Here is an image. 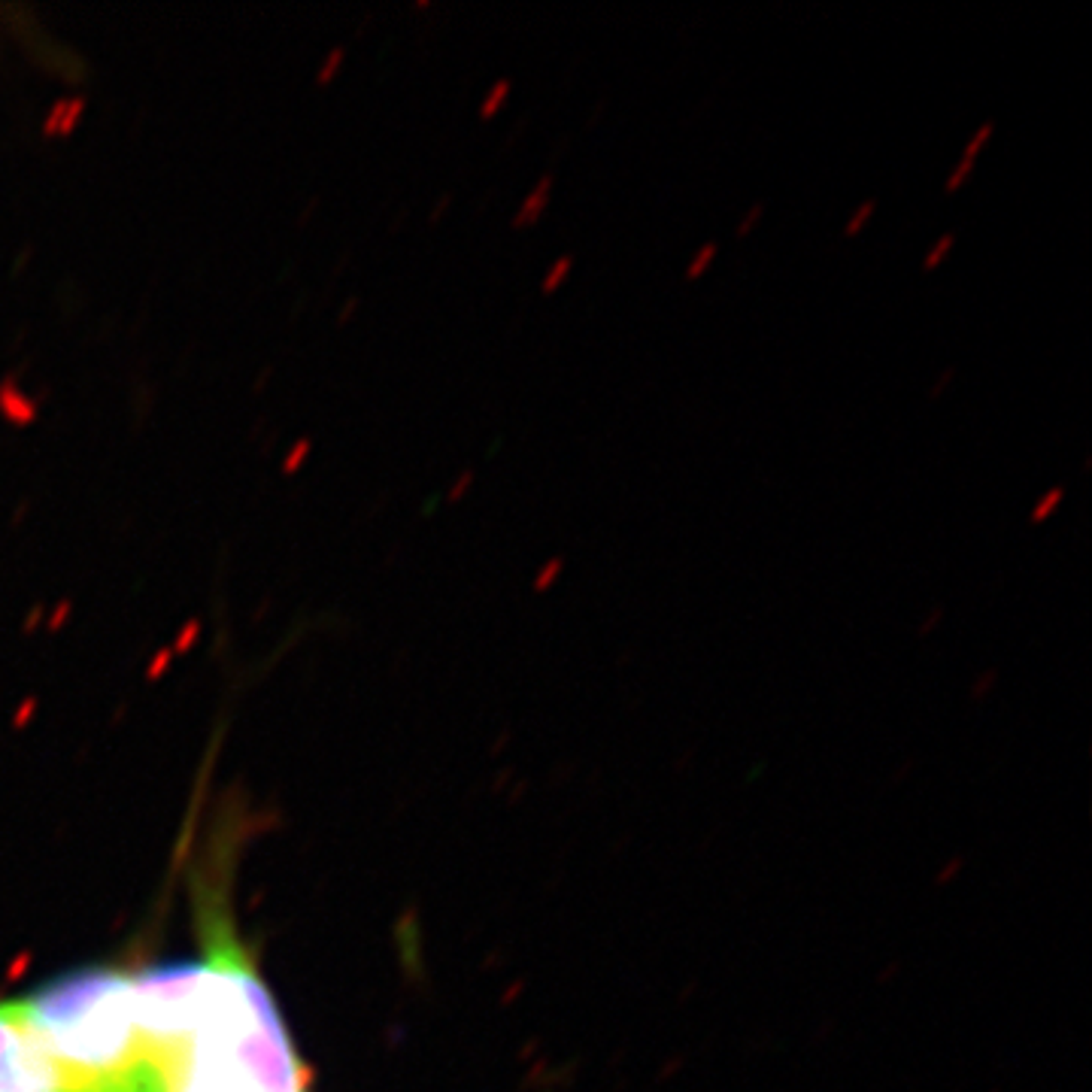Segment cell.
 <instances>
[{
    "label": "cell",
    "mask_w": 1092,
    "mask_h": 1092,
    "mask_svg": "<svg viewBox=\"0 0 1092 1092\" xmlns=\"http://www.w3.org/2000/svg\"><path fill=\"white\" fill-rule=\"evenodd\" d=\"M24 1025L79 1092H161L136 1029L134 974L67 971L15 998Z\"/></svg>",
    "instance_id": "cell-1"
},
{
    "label": "cell",
    "mask_w": 1092,
    "mask_h": 1092,
    "mask_svg": "<svg viewBox=\"0 0 1092 1092\" xmlns=\"http://www.w3.org/2000/svg\"><path fill=\"white\" fill-rule=\"evenodd\" d=\"M204 962V1008L182 1071H210L243 1092H307L280 1010L225 919L206 925Z\"/></svg>",
    "instance_id": "cell-2"
},
{
    "label": "cell",
    "mask_w": 1092,
    "mask_h": 1092,
    "mask_svg": "<svg viewBox=\"0 0 1092 1092\" xmlns=\"http://www.w3.org/2000/svg\"><path fill=\"white\" fill-rule=\"evenodd\" d=\"M0 1092H79L30 1035L15 1001L0 1004Z\"/></svg>",
    "instance_id": "cell-3"
},
{
    "label": "cell",
    "mask_w": 1092,
    "mask_h": 1092,
    "mask_svg": "<svg viewBox=\"0 0 1092 1092\" xmlns=\"http://www.w3.org/2000/svg\"><path fill=\"white\" fill-rule=\"evenodd\" d=\"M553 195H555V174H540L538 182L531 185V191L522 197V204L516 210V216L510 219V228L513 231H528V228H538L543 222L546 210L553 204Z\"/></svg>",
    "instance_id": "cell-4"
},
{
    "label": "cell",
    "mask_w": 1092,
    "mask_h": 1092,
    "mask_svg": "<svg viewBox=\"0 0 1092 1092\" xmlns=\"http://www.w3.org/2000/svg\"><path fill=\"white\" fill-rule=\"evenodd\" d=\"M170 1092H243V1089H237L231 1080H225L219 1074H210V1071H201V1068H185L179 1074V1080L170 1086Z\"/></svg>",
    "instance_id": "cell-5"
},
{
    "label": "cell",
    "mask_w": 1092,
    "mask_h": 1092,
    "mask_svg": "<svg viewBox=\"0 0 1092 1092\" xmlns=\"http://www.w3.org/2000/svg\"><path fill=\"white\" fill-rule=\"evenodd\" d=\"M83 110H85V100L83 98L58 100V104L52 106L49 119H46V131H49V134H67L70 128H76V121H79Z\"/></svg>",
    "instance_id": "cell-6"
},
{
    "label": "cell",
    "mask_w": 1092,
    "mask_h": 1092,
    "mask_svg": "<svg viewBox=\"0 0 1092 1092\" xmlns=\"http://www.w3.org/2000/svg\"><path fill=\"white\" fill-rule=\"evenodd\" d=\"M1065 498H1068V489L1065 485H1050L1044 495H1041L1035 504H1031V510H1029V522L1031 525H1044V522H1050L1056 513L1062 510V504H1065Z\"/></svg>",
    "instance_id": "cell-7"
},
{
    "label": "cell",
    "mask_w": 1092,
    "mask_h": 1092,
    "mask_svg": "<svg viewBox=\"0 0 1092 1092\" xmlns=\"http://www.w3.org/2000/svg\"><path fill=\"white\" fill-rule=\"evenodd\" d=\"M0 407H3V416L13 419V422H30V419L37 416V404L30 401V398H24L22 392H15L13 383H7V386L0 388Z\"/></svg>",
    "instance_id": "cell-8"
},
{
    "label": "cell",
    "mask_w": 1092,
    "mask_h": 1092,
    "mask_svg": "<svg viewBox=\"0 0 1092 1092\" xmlns=\"http://www.w3.org/2000/svg\"><path fill=\"white\" fill-rule=\"evenodd\" d=\"M716 255H720V243L716 240H707L704 246H698L695 255L689 258V265L682 267V280L695 282V280H701V276H707L710 267L716 265Z\"/></svg>",
    "instance_id": "cell-9"
},
{
    "label": "cell",
    "mask_w": 1092,
    "mask_h": 1092,
    "mask_svg": "<svg viewBox=\"0 0 1092 1092\" xmlns=\"http://www.w3.org/2000/svg\"><path fill=\"white\" fill-rule=\"evenodd\" d=\"M574 267H576L574 255H559L553 265L546 267L543 280H540V292H543V295H555V292H559V288L570 280Z\"/></svg>",
    "instance_id": "cell-10"
},
{
    "label": "cell",
    "mask_w": 1092,
    "mask_h": 1092,
    "mask_svg": "<svg viewBox=\"0 0 1092 1092\" xmlns=\"http://www.w3.org/2000/svg\"><path fill=\"white\" fill-rule=\"evenodd\" d=\"M510 94H513V79H495V85L485 91L483 104H479V119H495V115L507 106Z\"/></svg>",
    "instance_id": "cell-11"
},
{
    "label": "cell",
    "mask_w": 1092,
    "mask_h": 1092,
    "mask_svg": "<svg viewBox=\"0 0 1092 1092\" xmlns=\"http://www.w3.org/2000/svg\"><path fill=\"white\" fill-rule=\"evenodd\" d=\"M877 210H880V201L877 197H864L862 204L856 206V210L849 212L847 216V222H843V237L847 240H853V237H859L864 231V228L871 225L874 222V216H877Z\"/></svg>",
    "instance_id": "cell-12"
},
{
    "label": "cell",
    "mask_w": 1092,
    "mask_h": 1092,
    "mask_svg": "<svg viewBox=\"0 0 1092 1092\" xmlns=\"http://www.w3.org/2000/svg\"><path fill=\"white\" fill-rule=\"evenodd\" d=\"M953 249H956V234L953 231H947V234H940L938 240L925 249V255H923V261H919V267H923V273H932V270H938V267H944V261H947L950 255H953Z\"/></svg>",
    "instance_id": "cell-13"
},
{
    "label": "cell",
    "mask_w": 1092,
    "mask_h": 1092,
    "mask_svg": "<svg viewBox=\"0 0 1092 1092\" xmlns=\"http://www.w3.org/2000/svg\"><path fill=\"white\" fill-rule=\"evenodd\" d=\"M993 136H995V121L993 119L980 121L977 128H974V134L968 136V143H965L962 158L965 161H974V164H977V158L986 152V146L993 143Z\"/></svg>",
    "instance_id": "cell-14"
},
{
    "label": "cell",
    "mask_w": 1092,
    "mask_h": 1092,
    "mask_svg": "<svg viewBox=\"0 0 1092 1092\" xmlns=\"http://www.w3.org/2000/svg\"><path fill=\"white\" fill-rule=\"evenodd\" d=\"M974 170H977V164L974 161H965V158H959L953 164V170L947 174V179H944V195H959V191L968 185L971 179H974Z\"/></svg>",
    "instance_id": "cell-15"
},
{
    "label": "cell",
    "mask_w": 1092,
    "mask_h": 1092,
    "mask_svg": "<svg viewBox=\"0 0 1092 1092\" xmlns=\"http://www.w3.org/2000/svg\"><path fill=\"white\" fill-rule=\"evenodd\" d=\"M561 574H565V555H553V559H546L543 565H540L538 574H534V592L553 589V586L561 580Z\"/></svg>",
    "instance_id": "cell-16"
},
{
    "label": "cell",
    "mask_w": 1092,
    "mask_h": 1092,
    "mask_svg": "<svg viewBox=\"0 0 1092 1092\" xmlns=\"http://www.w3.org/2000/svg\"><path fill=\"white\" fill-rule=\"evenodd\" d=\"M762 222H765V204L747 206V210L741 212L737 225H735V237H737V240H747V237H752L758 228H762Z\"/></svg>",
    "instance_id": "cell-17"
},
{
    "label": "cell",
    "mask_w": 1092,
    "mask_h": 1092,
    "mask_svg": "<svg viewBox=\"0 0 1092 1092\" xmlns=\"http://www.w3.org/2000/svg\"><path fill=\"white\" fill-rule=\"evenodd\" d=\"M953 383H956V367H953V364L940 367L938 377H934L932 386H929V401H940V398H944V394L953 388Z\"/></svg>",
    "instance_id": "cell-18"
},
{
    "label": "cell",
    "mask_w": 1092,
    "mask_h": 1092,
    "mask_svg": "<svg viewBox=\"0 0 1092 1092\" xmlns=\"http://www.w3.org/2000/svg\"><path fill=\"white\" fill-rule=\"evenodd\" d=\"M474 483H477V474H474L470 468L462 470V474L452 479V485L447 489V500H449V504H458V500H462L464 495L470 492V485H474Z\"/></svg>",
    "instance_id": "cell-19"
},
{
    "label": "cell",
    "mask_w": 1092,
    "mask_h": 1092,
    "mask_svg": "<svg viewBox=\"0 0 1092 1092\" xmlns=\"http://www.w3.org/2000/svg\"><path fill=\"white\" fill-rule=\"evenodd\" d=\"M343 58H346V52H343V49H334V52L328 55L325 67L318 70V79H322V83H325V79H331L334 70H337V64H343Z\"/></svg>",
    "instance_id": "cell-20"
},
{
    "label": "cell",
    "mask_w": 1092,
    "mask_h": 1092,
    "mask_svg": "<svg viewBox=\"0 0 1092 1092\" xmlns=\"http://www.w3.org/2000/svg\"><path fill=\"white\" fill-rule=\"evenodd\" d=\"M307 452H310V440H301V443H297L295 452H288V455H286V470H297V464H301V458H303V455H307Z\"/></svg>",
    "instance_id": "cell-21"
},
{
    "label": "cell",
    "mask_w": 1092,
    "mask_h": 1092,
    "mask_svg": "<svg viewBox=\"0 0 1092 1092\" xmlns=\"http://www.w3.org/2000/svg\"><path fill=\"white\" fill-rule=\"evenodd\" d=\"M449 201H452V197H449V195H443V197H440V204H434V210H431V222H440V216H443V212H447Z\"/></svg>",
    "instance_id": "cell-22"
}]
</instances>
